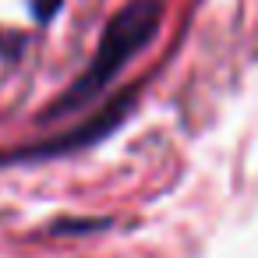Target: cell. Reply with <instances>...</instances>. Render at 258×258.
I'll return each mask as SVG.
<instances>
[{
    "label": "cell",
    "mask_w": 258,
    "mask_h": 258,
    "mask_svg": "<svg viewBox=\"0 0 258 258\" xmlns=\"http://www.w3.org/2000/svg\"><path fill=\"white\" fill-rule=\"evenodd\" d=\"M159 18H163V11H159L156 0H135V4H127V8L106 25V32H103V39H99V50H96L92 64L85 68V75L75 78L71 89H68L39 120L46 124V120H53V117H68V113L82 110L89 99H96V96L124 71V64L156 36Z\"/></svg>",
    "instance_id": "6da1fadb"
},
{
    "label": "cell",
    "mask_w": 258,
    "mask_h": 258,
    "mask_svg": "<svg viewBox=\"0 0 258 258\" xmlns=\"http://www.w3.org/2000/svg\"><path fill=\"white\" fill-rule=\"evenodd\" d=\"M50 11H53V0H39V15H43V18H46V15H50Z\"/></svg>",
    "instance_id": "7a4b0ae2"
}]
</instances>
